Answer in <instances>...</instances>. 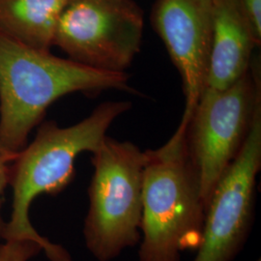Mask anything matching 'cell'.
<instances>
[{
	"label": "cell",
	"mask_w": 261,
	"mask_h": 261,
	"mask_svg": "<svg viewBox=\"0 0 261 261\" xmlns=\"http://www.w3.org/2000/svg\"><path fill=\"white\" fill-rule=\"evenodd\" d=\"M130 108V102L109 101L75 125L62 128L56 122L46 121L38 126L35 138L11 163L12 210L0 240L33 241L43 248L49 261H74L65 248L50 242L33 227L30 207L38 196L63 192L75 177L76 157L83 152L93 153L113 121Z\"/></svg>",
	"instance_id": "cell-1"
},
{
	"label": "cell",
	"mask_w": 261,
	"mask_h": 261,
	"mask_svg": "<svg viewBox=\"0 0 261 261\" xmlns=\"http://www.w3.org/2000/svg\"><path fill=\"white\" fill-rule=\"evenodd\" d=\"M127 73H112L28 47L0 33V147L16 155L61 97L107 89L135 92Z\"/></svg>",
	"instance_id": "cell-2"
},
{
	"label": "cell",
	"mask_w": 261,
	"mask_h": 261,
	"mask_svg": "<svg viewBox=\"0 0 261 261\" xmlns=\"http://www.w3.org/2000/svg\"><path fill=\"white\" fill-rule=\"evenodd\" d=\"M190 118L182 116L163 146L145 150L140 261H181L183 252L196 251L201 242L206 210L187 148Z\"/></svg>",
	"instance_id": "cell-3"
},
{
	"label": "cell",
	"mask_w": 261,
	"mask_h": 261,
	"mask_svg": "<svg viewBox=\"0 0 261 261\" xmlns=\"http://www.w3.org/2000/svg\"><path fill=\"white\" fill-rule=\"evenodd\" d=\"M145 151L130 141L106 137L92 153L93 176L84 241L98 261H111L141 238Z\"/></svg>",
	"instance_id": "cell-4"
},
{
	"label": "cell",
	"mask_w": 261,
	"mask_h": 261,
	"mask_svg": "<svg viewBox=\"0 0 261 261\" xmlns=\"http://www.w3.org/2000/svg\"><path fill=\"white\" fill-rule=\"evenodd\" d=\"M261 103L260 75L249 71L224 90L205 87L188 122L186 144L207 209L215 187L237 158Z\"/></svg>",
	"instance_id": "cell-5"
},
{
	"label": "cell",
	"mask_w": 261,
	"mask_h": 261,
	"mask_svg": "<svg viewBox=\"0 0 261 261\" xmlns=\"http://www.w3.org/2000/svg\"><path fill=\"white\" fill-rule=\"evenodd\" d=\"M143 25V12L133 0H69L54 46L80 64L126 73L140 53Z\"/></svg>",
	"instance_id": "cell-6"
},
{
	"label": "cell",
	"mask_w": 261,
	"mask_h": 261,
	"mask_svg": "<svg viewBox=\"0 0 261 261\" xmlns=\"http://www.w3.org/2000/svg\"><path fill=\"white\" fill-rule=\"evenodd\" d=\"M261 167V103L242 149L215 187L194 261H232L252 226L256 176Z\"/></svg>",
	"instance_id": "cell-7"
},
{
	"label": "cell",
	"mask_w": 261,
	"mask_h": 261,
	"mask_svg": "<svg viewBox=\"0 0 261 261\" xmlns=\"http://www.w3.org/2000/svg\"><path fill=\"white\" fill-rule=\"evenodd\" d=\"M153 22L182 77L184 113L192 116L205 88L213 34L212 0H158Z\"/></svg>",
	"instance_id": "cell-8"
},
{
	"label": "cell",
	"mask_w": 261,
	"mask_h": 261,
	"mask_svg": "<svg viewBox=\"0 0 261 261\" xmlns=\"http://www.w3.org/2000/svg\"><path fill=\"white\" fill-rule=\"evenodd\" d=\"M213 34L205 87L224 90L251 67L257 45L240 0H212Z\"/></svg>",
	"instance_id": "cell-9"
},
{
	"label": "cell",
	"mask_w": 261,
	"mask_h": 261,
	"mask_svg": "<svg viewBox=\"0 0 261 261\" xmlns=\"http://www.w3.org/2000/svg\"><path fill=\"white\" fill-rule=\"evenodd\" d=\"M69 0H0V33L28 47L50 50Z\"/></svg>",
	"instance_id": "cell-10"
},
{
	"label": "cell",
	"mask_w": 261,
	"mask_h": 261,
	"mask_svg": "<svg viewBox=\"0 0 261 261\" xmlns=\"http://www.w3.org/2000/svg\"><path fill=\"white\" fill-rule=\"evenodd\" d=\"M41 252L43 248L29 240H1L0 242V261H28Z\"/></svg>",
	"instance_id": "cell-11"
},
{
	"label": "cell",
	"mask_w": 261,
	"mask_h": 261,
	"mask_svg": "<svg viewBox=\"0 0 261 261\" xmlns=\"http://www.w3.org/2000/svg\"><path fill=\"white\" fill-rule=\"evenodd\" d=\"M16 155H11L0 147V235L4 227L5 221L2 218V205L4 194L10 184V173H11V163Z\"/></svg>",
	"instance_id": "cell-12"
},
{
	"label": "cell",
	"mask_w": 261,
	"mask_h": 261,
	"mask_svg": "<svg viewBox=\"0 0 261 261\" xmlns=\"http://www.w3.org/2000/svg\"><path fill=\"white\" fill-rule=\"evenodd\" d=\"M240 2L251 24L257 45H259L261 41V0H240Z\"/></svg>",
	"instance_id": "cell-13"
},
{
	"label": "cell",
	"mask_w": 261,
	"mask_h": 261,
	"mask_svg": "<svg viewBox=\"0 0 261 261\" xmlns=\"http://www.w3.org/2000/svg\"><path fill=\"white\" fill-rule=\"evenodd\" d=\"M256 261H261L260 259H258V260H256Z\"/></svg>",
	"instance_id": "cell-14"
}]
</instances>
